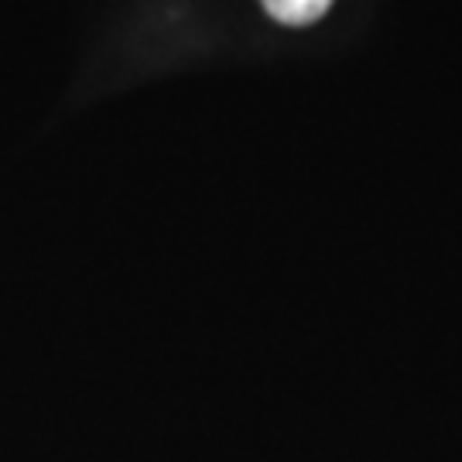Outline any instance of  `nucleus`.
Listing matches in <instances>:
<instances>
[{
	"label": "nucleus",
	"instance_id": "obj_1",
	"mask_svg": "<svg viewBox=\"0 0 462 462\" xmlns=\"http://www.w3.org/2000/svg\"><path fill=\"white\" fill-rule=\"evenodd\" d=\"M264 11L281 24H291V28H301V24H312L332 7V0H261Z\"/></svg>",
	"mask_w": 462,
	"mask_h": 462
}]
</instances>
